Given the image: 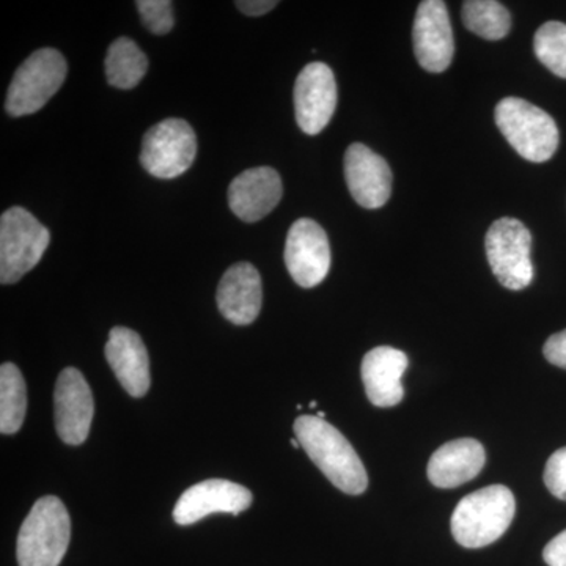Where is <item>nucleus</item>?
Wrapping results in <instances>:
<instances>
[{
  "label": "nucleus",
  "instance_id": "1",
  "mask_svg": "<svg viewBox=\"0 0 566 566\" xmlns=\"http://www.w3.org/2000/svg\"><path fill=\"white\" fill-rule=\"evenodd\" d=\"M293 428L305 453L335 488L349 495L367 490L363 461L337 428L316 416L297 417Z\"/></svg>",
  "mask_w": 566,
  "mask_h": 566
},
{
  "label": "nucleus",
  "instance_id": "2",
  "mask_svg": "<svg viewBox=\"0 0 566 566\" xmlns=\"http://www.w3.org/2000/svg\"><path fill=\"white\" fill-rule=\"evenodd\" d=\"M515 495L504 485H491L465 495L452 515V534L461 546L479 549L497 542L515 517Z\"/></svg>",
  "mask_w": 566,
  "mask_h": 566
},
{
  "label": "nucleus",
  "instance_id": "3",
  "mask_svg": "<svg viewBox=\"0 0 566 566\" xmlns=\"http://www.w3.org/2000/svg\"><path fill=\"white\" fill-rule=\"evenodd\" d=\"M69 510L55 495L41 497L32 506L18 534L20 566H59L70 546Z\"/></svg>",
  "mask_w": 566,
  "mask_h": 566
},
{
  "label": "nucleus",
  "instance_id": "4",
  "mask_svg": "<svg viewBox=\"0 0 566 566\" xmlns=\"http://www.w3.org/2000/svg\"><path fill=\"white\" fill-rule=\"evenodd\" d=\"M495 125L521 158L546 163L557 151L560 134L554 118L526 99H502L495 107Z\"/></svg>",
  "mask_w": 566,
  "mask_h": 566
},
{
  "label": "nucleus",
  "instance_id": "5",
  "mask_svg": "<svg viewBox=\"0 0 566 566\" xmlns=\"http://www.w3.org/2000/svg\"><path fill=\"white\" fill-rule=\"evenodd\" d=\"M50 230L24 208L13 207L0 219V282L10 285L24 277L43 259Z\"/></svg>",
  "mask_w": 566,
  "mask_h": 566
},
{
  "label": "nucleus",
  "instance_id": "6",
  "mask_svg": "<svg viewBox=\"0 0 566 566\" xmlns=\"http://www.w3.org/2000/svg\"><path fill=\"white\" fill-rule=\"evenodd\" d=\"M66 73L69 66L61 51L44 48L33 52L11 80L7 112L11 117L35 114L61 91Z\"/></svg>",
  "mask_w": 566,
  "mask_h": 566
},
{
  "label": "nucleus",
  "instance_id": "7",
  "mask_svg": "<svg viewBox=\"0 0 566 566\" xmlns=\"http://www.w3.org/2000/svg\"><path fill=\"white\" fill-rule=\"evenodd\" d=\"M485 249L491 270L505 289L520 292L534 281L532 234L523 222L497 219L488 230Z\"/></svg>",
  "mask_w": 566,
  "mask_h": 566
},
{
  "label": "nucleus",
  "instance_id": "8",
  "mask_svg": "<svg viewBox=\"0 0 566 566\" xmlns=\"http://www.w3.org/2000/svg\"><path fill=\"white\" fill-rule=\"evenodd\" d=\"M197 137L192 126L181 118H166L145 133L140 163L153 177L172 180L192 166Z\"/></svg>",
  "mask_w": 566,
  "mask_h": 566
},
{
  "label": "nucleus",
  "instance_id": "9",
  "mask_svg": "<svg viewBox=\"0 0 566 566\" xmlns=\"http://www.w3.org/2000/svg\"><path fill=\"white\" fill-rule=\"evenodd\" d=\"M285 264L293 281L303 289H314L331 270V245L323 227L312 219L293 223L286 237Z\"/></svg>",
  "mask_w": 566,
  "mask_h": 566
},
{
  "label": "nucleus",
  "instance_id": "10",
  "mask_svg": "<svg viewBox=\"0 0 566 566\" xmlns=\"http://www.w3.org/2000/svg\"><path fill=\"white\" fill-rule=\"evenodd\" d=\"M337 107V84L333 70L323 62L308 63L294 84V114L305 134L322 133Z\"/></svg>",
  "mask_w": 566,
  "mask_h": 566
},
{
  "label": "nucleus",
  "instance_id": "11",
  "mask_svg": "<svg viewBox=\"0 0 566 566\" xmlns=\"http://www.w3.org/2000/svg\"><path fill=\"white\" fill-rule=\"evenodd\" d=\"M55 431L65 444L81 446L91 433L95 403L91 386L80 370L69 367L59 376L54 392Z\"/></svg>",
  "mask_w": 566,
  "mask_h": 566
},
{
  "label": "nucleus",
  "instance_id": "12",
  "mask_svg": "<svg viewBox=\"0 0 566 566\" xmlns=\"http://www.w3.org/2000/svg\"><path fill=\"white\" fill-rule=\"evenodd\" d=\"M253 495L245 486L229 480L211 479L197 483L178 499L174 520L178 526H191L212 513L240 515L252 505Z\"/></svg>",
  "mask_w": 566,
  "mask_h": 566
},
{
  "label": "nucleus",
  "instance_id": "13",
  "mask_svg": "<svg viewBox=\"0 0 566 566\" xmlns=\"http://www.w3.org/2000/svg\"><path fill=\"white\" fill-rule=\"evenodd\" d=\"M417 62L430 73H442L449 69L455 54L449 10L442 0H424L417 9L415 29Z\"/></svg>",
  "mask_w": 566,
  "mask_h": 566
},
{
  "label": "nucleus",
  "instance_id": "14",
  "mask_svg": "<svg viewBox=\"0 0 566 566\" xmlns=\"http://www.w3.org/2000/svg\"><path fill=\"white\" fill-rule=\"evenodd\" d=\"M345 178L353 199L367 210H378L389 202L392 172L385 158L367 145L353 144L345 153Z\"/></svg>",
  "mask_w": 566,
  "mask_h": 566
},
{
  "label": "nucleus",
  "instance_id": "15",
  "mask_svg": "<svg viewBox=\"0 0 566 566\" xmlns=\"http://www.w3.org/2000/svg\"><path fill=\"white\" fill-rule=\"evenodd\" d=\"M283 196L281 175L255 167L238 175L229 188L230 210L245 222H256L277 207Z\"/></svg>",
  "mask_w": 566,
  "mask_h": 566
},
{
  "label": "nucleus",
  "instance_id": "16",
  "mask_svg": "<svg viewBox=\"0 0 566 566\" xmlns=\"http://www.w3.org/2000/svg\"><path fill=\"white\" fill-rule=\"evenodd\" d=\"M106 359L123 389L132 397L140 398L148 392L150 359L139 334L128 327H114L106 344Z\"/></svg>",
  "mask_w": 566,
  "mask_h": 566
},
{
  "label": "nucleus",
  "instance_id": "17",
  "mask_svg": "<svg viewBox=\"0 0 566 566\" xmlns=\"http://www.w3.org/2000/svg\"><path fill=\"white\" fill-rule=\"evenodd\" d=\"M262 277L253 264H233L218 286V307L230 323L248 326L262 311Z\"/></svg>",
  "mask_w": 566,
  "mask_h": 566
},
{
  "label": "nucleus",
  "instance_id": "18",
  "mask_svg": "<svg viewBox=\"0 0 566 566\" xmlns=\"http://www.w3.org/2000/svg\"><path fill=\"white\" fill-rule=\"evenodd\" d=\"M408 365V356L392 346H378L365 354L363 381L368 400L378 408L400 405L405 397L401 378Z\"/></svg>",
  "mask_w": 566,
  "mask_h": 566
},
{
  "label": "nucleus",
  "instance_id": "19",
  "mask_svg": "<svg viewBox=\"0 0 566 566\" xmlns=\"http://www.w3.org/2000/svg\"><path fill=\"white\" fill-rule=\"evenodd\" d=\"M485 449L471 438L439 447L428 463V479L438 488H457L471 482L485 465Z\"/></svg>",
  "mask_w": 566,
  "mask_h": 566
},
{
  "label": "nucleus",
  "instance_id": "20",
  "mask_svg": "<svg viewBox=\"0 0 566 566\" xmlns=\"http://www.w3.org/2000/svg\"><path fill=\"white\" fill-rule=\"evenodd\" d=\"M147 70V55L133 40L120 36L111 44L106 55V76L112 87L129 91L144 80Z\"/></svg>",
  "mask_w": 566,
  "mask_h": 566
},
{
  "label": "nucleus",
  "instance_id": "21",
  "mask_svg": "<svg viewBox=\"0 0 566 566\" xmlns=\"http://www.w3.org/2000/svg\"><path fill=\"white\" fill-rule=\"evenodd\" d=\"M28 411V387L20 368L11 363L0 367V433H18Z\"/></svg>",
  "mask_w": 566,
  "mask_h": 566
},
{
  "label": "nucleus",
  "instance_id": "22",
  "mask_svg": "<svg viewBox=\"0 0 566 566\" xmlns=\"http://www.w3.org/2000/svg\"><path fill=\"white\" fill-rule=\"evenodd\" d=\"M463 22L475 35L497 41L509 35L512 17L509 10L495 0H468L463 3Z\"/></svg>",
  "mask_w": 566,
  "mask_h": 566
},
{
  "label": "nucleus",
  "instance_id": "23",
  "mask_svg": "<svg viewBox=\"0 0 566 566\" xmlns=\"http://www.w3.org/2000/svg\"><path fill=\"white\" fill-rule=\"evenodd\" d=\"M534 50L536 59L553 71L558 77L566 80V24L549 21L535 33Z\"/></svg>",
  "mask_w": 566,
  "mask_h": 566
},
{
  "label": "nucleus",
  "instance_id": "24",
  "mask_svg": "<svg viewBox=\"0 0 566 566\" xmlns=\"http://www.w3.org/2000/svg\"><path fill=\"white\" fill-rule=\"evenodd\" d=\"M137 10L145 28L155 35H166L174 29L172 2L169 0H137Z\"/></svg>",
  "mask_w": 566,
  "mask_h": 566
},
{
  "label": "nucleus",
  "instance_id": "25",
  "mask_svg": "<svg viewBox=\"0 0 566 566\" xmlns=\"http://www.w3.org/2000/svg\"><path fill=\"white\" fill-rule=\"evenodd\" d=\"M547 490L560 501H566V447L558 449L547 460L545 469Z\"/></svg>",
  "mask_w": 566,
  "mask_h": 566
},
{
  "label": "nucleus",
  "instance_id": "26",
  "mask_svg": "<svg viewBox=\"0 0 566 566\" xmlns=\"http://www.w3.org/2000/svg\"><path fill=\"white\" fill-rule=\"evenodd\" d=\"M543 354L547 363L566 370V329L547 338Z\"/></svg>",
  "mask_w": 566,
  "mask_h": 566
},
{
  "label": "nucleus",
  "instance_id": "27",
  "mask_svg": "<svg viewBox=\"0 0 566 566\" xmlns=\"http://www.w3.org/2000/svg\"><path fill=\"white\" fill-rule=\"evenodd\" d=\"M543 558L549 566H566V531L547 543Z\"/></svg>",
  "mask_w": 566,
  "mask_h": 566
},
{
  "label": "nucleus",
  "instance_id": "28",
  "mask_svg": "<svg viewBox=\"0 0 566 566\" xmlns=\"http://www.w3.org/2000/svg\"><path fill=\"white\" fill-rule=\"evenodd\" d=\"M275 0H238L234 6L248 17H262L277 7Z\"/></svg>",
  "mask_w": 566,
  "mask_h": 566
},
{
  "label": "nucleus",
  "instance_id": "29",
  "mask_svg": "<svg viewBox=\"0 0 566 566\" xmlns=\"http://www.w3.org/2000/svg\"><path fill=\"white\" fill-rule=\"evenodd\" d=\"M290 442H292V446L294 447V449H300L301 444L296 438H293L292 441H290Z\"/></svg>",
  "mask_w": 566,
  "mask_h": 566
},
{
  "label": "nucleus",
  "instance_id": "30",
  "mask_svg": "<svg viewBox=\"0 0 566 566\" xmlns=\"http://www.w3.org/2000/svg\"><path fill=\"white\" fill-rule=\"evenodd\" d=\"M316 417H319V419H324V417H326V415H324V412H323V411H319V412H318V416H316Z\"/></svg>",
  "mask_w": 566,
  "mask_h": 566
},
{
  "label": "nucleus",
  "instance_id": "31",
  "mask_svg": "<svg viewBox=\"0 0 566 566\" xmlns=\"http://www.w3.org/2000/svg\"><path fill=\"white\" fill-rule=\"evenodd\" d=\"M311 408H316V401H312Z\"/></svg>",
  "mask_w": 566,
  "mask_h": 566
}]
</instances>
